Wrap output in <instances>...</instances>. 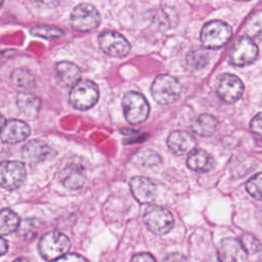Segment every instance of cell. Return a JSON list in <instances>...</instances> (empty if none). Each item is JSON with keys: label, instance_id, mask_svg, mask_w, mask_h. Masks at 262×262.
Wrapping results in <instances>:
<instances>
[{"label": "cell", "instance_id": "cell-9", "mask_svg": "<svg viewBox=\"0 0 262 262\" xmlns=\"http://www.w3.org/2000/svg\"><path fill=\"white\" fill-rule=\"evenodd\" d=\"M98 44L103 52L113 57L126 56L131 50V45L127 39L114 31L100 33L98 36Z\"/></svg>", "mask_w": 262, "mask_h": 262}, {"label": "cell", "instance_id": "cell-17", "mask_svg": "<svg viewBox=\"0 0 262 262\" xmlns=\"http://www.w3.org/2000/svg\"><path fill=\"white\" fill-rule=\"evenodd\" d=\"M168 147L176 155H183L194 148L196 142L192 135L185 131H174L167 139Z\"/></svg>", "mask_w": 262, "mask_h": 262}, {"label": "cell", "instance_id": "cell-34", "mask_svg": "<svg viewBox=\"0 0 262 262\" xmlns=\"http://www.w3.org/2000/svg\"><path fill=\"white\" fill-rule=\"evenodd\" d=\"M170 13L167 11V8H164L163 9V11H160L159 12V17H158V19H161V18H163V16H168ZM161 23L164 25V26H166V25H168V26H171L172 25V21H171V18H169L168 20H161Z\"/></svg>", "mask_w": 262, "mask_h": 262}, {"label": "cell", "instance_id": "cell-18", "mask_svg": "<svg viewBox=\"0 0 262 262\" xmlns=\"http://www.w3.org/2000/svg\"><path fill=\"white\" fill-rule=\"evenodd\" d=\"M187 167L195 172H209L214 167L212 156L201 148H192L186 159Z\"/></svg>", "mask_w": 262, "mask_h": 262}, {"label": "cell", "instance_id": "cell-24", "mask_svg": "<svg viewBox=\"0 0 262 262\" xmlns=\"http://www.w3.org/2000/svg\"><path fill=\"white\" fill-rule=\"evenodd\" d=\"M209 62L208 53L200 48L189 51L186 55V63L193 70H200L205 68Z\"/></svg>", "mask_w": 262, "mask_h": 262}, {"label": "cell", "instance_id": "cell-7", "mask_svg": "<svg viewBox=\"0 0 262 262\" xmlns=\"http://www.w3.org/2000/svg\"><path fill=\"white\" fill-rule=\"evenodd\" d=\"M100 24V14L89 3L77 5L71 13V26L78 32H89L96 29Z\"/></svg>", "mask_w": 262, "mask_h": 262}, {"label": "cell", "instance_id": "cell-26", "mask_svg": "<svg viewBox=\"0 0 262 262\" xmlns=\"http://www.w3.org/2000/svg\"><path fill=\"white\" fill-rule=\"evenodd\" d=\"M239 242H241L243 248L245 249V251L247 252V254H250V255L257 254L261 250L259 241L252 234H249V233L244 234Z\"/></svg>", "mask_w": 262, "mask_h": 262}, {"label": "cell", "instance_id": "cell-20", "mask_svg": "<svg viewBox=\"0 0 262 262\" xmlns=\"http://www.w3.org/2000/svg\"><path fill=\"white\" fill-rule=\"evenodd\" d=\"M218 128V121L207 114L200 115L190 123V129L200 136H210Z\"/></svg>", "mask_w": 262, "mask_h": 262}, {"label": "cell", "instance_id": "cell-21", "mask_svg": "<svg viewBox=\"0 0 262 262\" xmlns=\"http://www.w3.org/2000/svg\"><path fill=\"white\" fill-rule=\"evenodd\" d=\"M16 104L20 112H23L27 116H36L41 106V100L35 94L21 91L17 94Z\"/></svg>", "mask_w": 262, "mask_h": 262}, {"label": "cell", "instance_id": "cell-30", "mask_svg": "<svg viewBox=\"0 0 262 262\" xmlns=\"http://www.w3.org/2000/svg\"><path fill=\"white\" fill-rule=\"evenodd\" d=\"M248 33L252 36H259L260 30H261V13L258 11L256 14L253 15V17L249 20L247 25Z\"/></svg>", "mask_w": 262, "mask_h": 262}, {"label": "cell", "instance_id": "cell-19", "mask_svg": "<svg viewBox=\"0 0 262 262\" xmlns=\"http://www.w3.org/2000/svg\"><path fill=\"white\" fill-rule=\"evenodd\" d=\"M61 184L69 189H78L85 182V175L82 166L78 164H70L60 173Z\"/></svg>", "mask_w": 262, "mask_h": 262}, {"label": "cell", "instance_id": "cell-12", "mask_svg": "<svg viewBox=\"0 0 262 262\" xmlns=\"http://www.w3.org/2000/svg\"><path fill=\"white\" fill-rule=\"evenodd\" d=\"M218 259L224 262H244L248 260V254L238 239L226 237L218 247Z\"/></svg>", "mask_w": 262, "mask_h": 262}, {"label": "cell", "instance_id": "cell-22", "mask_svg": "<svg viewBox=\"0 0 262 262\" xmlns=\"http://www.w3.org/2000/svg\"><path fill=\"white\" fill-rule=\"evenodd\" d=\"M20 219L18 215L10 209L0 211V236L7 235L18 228Z\"/></svg>", "mask_w": 262, "mask_h": 262}, {"label": "cell", "instance_id": "cell-32", "mask_svg": "<svg viewBox=\"0 0 262 262\" xmlns=\"http://www.w3.org/2000/svg\"><path fill=\"white\" fill-rule=\"evenodd\" d=\"M132 261H155L156 258L151 256L149 253H138L134 255L131 259Z\"/></svg>", "mask_w": 262, "mask_h": 262}, {"label": "cell", "instance_id": "cell-8", "mask_svg": "<svg viewBox=\"0 0 262 262\" xmlns=\"http://www.w3.org/2000/svg\"><path fill=\"white\" fill-rule=\"evenodd\" d=\"M258 53L259 50L255 42L249 37H242L230 48L228 60L233 66L244 67L254 62Z\"/></svg>", "mask_w": 262, "mask_h": 262}, {"label": "cell", "instance_id": "cell-29", "mask_svg": "<svg viewBox=\"0 0 262 262\" xmlns=\"http://www.w3.org/2000/svg\"><path fill=\"white\" fill-rule=\"evenodd\" d=\"M18 227H19V234L26 237L28 236L32 237L37 232L38 222L34 219H26L25 221H23L21 224L19 223Z\"/></svg>", "mask_w": 262, "mask_h": 262}, {"label": "cell", "instance_id": "cell-27", "mask_svg": "<svg viewBox=\"0 0 262 262\" xmlns=\"http://www.w3.org/2000/svg\"><path fill=\"white\" fill-rule=\"evenodd\" d=\"M247 191L255 199H261V173H257L246 183Z\"/></svg>", "mask_w": 262, "mask_h": 262}, {"label": "cell", "instance_id": "cell-40", "mask_svg": "<svg viewBox=\"0 0 262 262\" xmlns=\"http://www.w3.org/2000/svg\"><path fill=\"white\" fill-rule=\"evenodd\" d=\"M237 1H247V0H237Z\"/></svg>", "mask_w": 262, "mask_h": 262}, {"label": "cell", "instance_id": "cell-3", "mask_svg": "<svg viewBox=\"0 0 262 262\" xmlns=\"http://www.w3.org/2000/svg\"><path fill=\"white\" fill-rule=\"evenodd\" d=\"M71 248L70 239L59 231H49L45 233L39 242V253L47 261L58 260L64 256Z\"/></svg>", "mask_w": 262, "mask_h": 262}, {"label": "cell", "instance_id": "cell-11", "mask_svg": "<svg viewBox=\"0 0 262 262\" xmlns=\"http://www.w3.org/2000/svg\"><path fill=\"white\" fill-rule=\"evenodd\" d=\"M244 93V84L242 80L232 74H224L219 79L217 85V94L221 100L226 103L237 101Z\"/></svg>", "mask_w": 262, "mask_h": 262}, {"label": "cell", "instance_id": "cell-10", "mask_svg": "<svg viewBox=\"0 0 262 262\" xmlns=\"http://www.w3.org/2000/svg\"><path fill=\"white\" fill-rule=\"evenodd\" d=\"M26 167L18 161H5L0 164V186L16 189L26 180Z\"/></svg>", "mask_w": 262, "mask_h": 262}, {"label": "cell", "instance_id": "cell-13", "mask_svg": "<svg viewBox=\"0 0 262 262\" xmlns=\"http://www.w3.org/2000/svg\"><path fill=\"white\" fill-rule=\"evenodd\" d=\"M130 189L135 200L140 204H151L156 199V185L145 177H132L130 180Z\"/></svg>", "mask_w": 262, "mask_h": 262}, {"label": "cell", "instance_id": "cell-35", "mask_svg": "<svg viewBox=\"0 0 262 262\" xmlns=\"http://www.w3.org/2000/svg\"><path fill=\"white\" fill-rule=\"evenodd\" d=\"M8 251V243L6 239L0 236V257L5 255Z\"/></svg>", "mask_w": 262, "mask_h": 262}, {"label": "cell", "instance_id": "cell-2", "mask_svg": "<svg viewBox=\"0 0 262 262\" xmlns=\"http://www.w3.org/2000/svg\"><path fill=\"white\" fill-rule=\"evenodd\" d=\"M150 93L152 98L162 105L171 104L176 101L181 93V86L173 76L159 75L152 82Z\"/></svg>", "mask_w": 262, "mask_h": 262}, {"label": "cell", "instance_id": "cell-38", "mask_svg": "<svg viewBox=\"0 0 262 262\" xmlns=\"http://www.w3.org/2000/svg\"><path fill=\"white\" fill-rule=\"evenodd\" d=\"M4 123H5V119H4V117L0 114V130H1L2 126L4 125Z\"/></svg>", "mask_w": 262, "mask_h": 262}, {"label": "cell", "instance_id": "cell-37", "mask_svg": "<svg viewBox=\"0 0 262 262\" xmlns=\"http://www.w3.org/2000/svg\"><path fill=\"white\" fill-rule=\"evenodd\" d=\"M181 259L185 260L186 258H185V257H182V256L179 255V254H170V255L167 256L164 260H181Z\"/></svg>", "mask_w": 262, "mask_h": 262}, {"label": "cell", "instance_id": "cell-15", "mask_svg": "<svg viewBox=\"0 0 262 262\" xmlns=\"http://www.w3.org/2000/svg\"><path fill=\"white\" fill-rule=\"evenodd\" d=\"M80 78L81 71L76 63L62 60L55 64V79L61 87H72Z\"/></svg>", "mask_w": 262, "mask_h": 262}, {"label": "cell", "instance_id": "cell-23", "mask_svg": "<svg viewBox=\"0 0 262 262\" xmlns=\"http://www.w3.org/2000/svg\"><path fill=\"white\" fill-rule=\"evenodd\" d=\"M10 78L12 83L16 87L21 89H29L33 87L35 84L33 75L28 70H25V69H15L11 73Z\"/></svg>", "mask_w": 262, "mask_h": 262}, {"label": "cell", "instance_id": "cell-33", "mask_svg": "<svg viewBox=\"0 0 262 262\" xmlns=\"http://www.w3.org/2000/svg\"><path fill=\"white\" fill-rule=\"evenodd\" d=\"M58 260H62V261H68V260H74V261H85L86 259L83 258L82 256H79L77 254H69V255H64L62 257H60Z\"/></svg>", "mask_w": 262, "mask_h": 262}, {"label": "cell", "instance_id": "cell-25", "mask_svg": "<svg viewBox=\"0 0 262 262\" xmlns=\"http://www.w3.org/2000/svg\"><path fill=\"white\" fill-rule=\"evenodd\" d=\"M31 34L44 39H57L64 36V32L53 26H37L31 30Z\"/></svg>", "mask_w": 262, "mask_h": 262}, {"label": "cell", "instance_id": "cell-6", "mask_svg": "<svg viewBox=\"0 0 262 262\" xmlns=\"http://www.w3.org/2000/svg\"><path fill=\"white\" fill-rule=\"evenodd\" d=\"M143 221L145 226L152 233L158 235L168 233L174 225V219L171 212L168 209L157 205H150L145 209Z\"/></svg>", "mask_w": 262, "mask_h": 262}, {"label": "cell", "instance_id": "cell-14", "mask_svg": "<svg viewBox=\"0 0 262 262\" xmlns=\"http://www.w3.org/2000/svg\"><path fill=\"white\" fill-rule=\"evenodd\" d=\"M30 135V127L20 120H9L4 123L0 130V137L5 143H17Z\"/></svg>", "mask_w": 262, "mask_h": 262}, {"label": "cell", "instance_id": "cell-39", "mask_svg": "<svg viewBox=\"0 0 262 262\" xmlns=\"http://www.w3.org/2000/svg\"><path fill=\"white\" fill-rule=\"evenodd\" d=\"M3 2H4V0H0V9H1L2 5H3Z\"/></svg>", "mask_w": 262, "mask_h": 262}, {"label": "cell", "instance_id": "cell-36", "mask_svg": "<svg viewBox=\"0 0 262 262\" xmlns=\"http://www.w3.org/2000/svg\"><path fill=\"white\" fill-rule=\"evenodd\" d=\"M39 4H42L44 6H49V7H52V6H55L59 3L60 0H36Z\"/></svg>", "mask_w": 262, "mask_h": 262}, {"label": "cell", "instance_id": "cell-5", "mask_svg": "<svg viewBox=\"0 0 262 262\" xmlns=\"http://www.w3.org/2000/svg\"><path fill=\"white\" fill-rule=\"evenodd\" d=\"M125 119L132 125L143 123L149 114V105L145 97L135 91L127 92L122 99Z\"/></svg>", "mask_w": 262, "mask_h": 262}, {"label": "cell", "instance_id": "cell-4", "mask_svg": "<svg viewBox=\"0 0 262 262\" xmlns=\"http://www.w3.org/2000/svg\"><path fill=\"white\" fill-rule=\"evenodd\" d=\"M232 36L229 25L221 20L207 23L201 31V42L205 48L218 49L228 43Z\"/></svg>", "mask_w": 262, "mask_h": 262}, {"label": "cell", "instance_id": "cell-1", "mask_svg": "<svg viewBox=\"0 0 262 262\" xmlns=\"http://www.w3.org/2000/svg\"><path fill=\"white\" fill-rule=\"evenodd\" d=\"M99 98L98 86L90 80L78 81L72 86L69 94L71 105L79 111L91 108Z\"/></svg>", "mask_w": 262, "mask_h": 262}, {"label": "cell", "instance_id": "cell-31", "mask_svg": "<svg viewBox=\"0 0 262 262\" xmlns=\"http://www.w3.org/2000/svg\"><path fill=\"white\" fill-rule=\"evenodd\" d=\"M261 114L258 113L252 120L250 123V128L252 130V132L258 136H261Z\"/></svg>", "mask_w": 262, "mask_h": 262}, {"label": "cell", "instance_id": "cell-28", "mask_svg": "<svg viewBox=\"0 0 262 262\" xmlns=\"http://www.w3.org/2000/svg\"><path fill=\"white\" fill-rule=\"evenodd\" d=\"M141 165L143 166H147V167H151V166H156L159 165L161 163V158L160 156L152 151V150H144L142 151L139 157H138Z\"/></svg>", "mask_w": 262, "mask_h": 262}, {"label": "cell", "instance_id": "cell-16", "mask_svg": "<svg viewBox=\"0 0 262 262\" xmlns=\"http://www.w3.org/2000/svg\"><path fill=\"white\" fill-rule=\"evenodd\" d=\"M50 147L42 140L33 139L21 148V156L27 163L38 164L45 161L50 155Z\"/></svg>", "mask_w": 262, "mask_h": 262}]
</instances>
